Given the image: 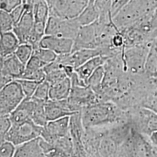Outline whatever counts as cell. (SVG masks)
I'll return each instance as SVG.
<instances>
[{"label":"cell","instance_id":"1","mask_svg":"<svg viewBox=\"0 0 157 157\" xmlns=\"http://www.w3.org/2000/svg\"><path fill=\"white\" fill-rule=\"evenodd\" d=\"M80 112L84 129L108 128L128 120L126 111L112 101L96 103Z\"/></svg>","mask_w":157,"mask_h":157},{"label":"cell","instance_id":"2","mask_svg":"<svg viewBox=\"0 0 157 157\" xmlns=\"http://www.w3.org/2000/svg\"><path fill=\"white\" fill-rule=\"evenodd\" d=\"M157 7V0H130L112 19L119 32L150 17Z\"/></svg>","mask_w":157,"mask_h":157},{"label":"cell","instance_id":"3","mask_svg":"<svg viewBox=\"0 0 157 157\" xmlns=\"http://www.w3.org/2000/svg\"><path fill=\"white\" fill-rule=\"evenodd\" d=\"M151 42L124 48L122 58L126 72L133 75H144L146 59Z\"/></svg>","mask_w":157,"mask_h":157},{"label":"cell","instance_id":"4","mask_svg":"<svg viewBox=\"0 0 157 157\" xmlns=\"http://www.w3.org/2000/svg\"><path fill=\"white\" fill-rule=\"evenodd\" d=\"M126 111L137 132L150 137L157 132V112L143 107H135Z\"/></svg>","mask_w":157,"mask_h":157},{"label":"cell","instance_id":"5","mask_svg":"<svg viewBox=\"0 0 157 157\" xmlns=\"http://www.w3.org/2000/svg\"><path fill=\"white\" fill-rule=\"evenodd\" d=\"M43 127L29 120L22 124H12L6 136V141L16 147L21 146L41 137Z\"/></svg>","mask_w":157,"mask_h":157},{"label":"cell","instance_id":"6","mask_svg":"<svg viewBox=\"0 0 157 157\" xmlns=\"http://www.w3.org/2000/svg\"><path fill=\"white\" fill-rule=\"evenodd\" d=\"M26 98L17 80L6 85L0 91V117L9 115Z\"/></svg>","mask_w":157,"mask_h":157},{"label":"cell","instance_id":"7","mask_svg":"<svg viewBox=\"0 0 157 157\" xmlns=\"http://www.w3.org/2000/svg\"><path fill=\"white\" fill-rule=\"evenodd\" d=\"M81 27L76 18L63 19L55 16H50L46 23L45 35L74 40Z\"/></svg>","mask_w":157,"mask_h":157},{"label":"cell","instance_id":"8","mask_svg":"<svg viewBox=\"0 0 157 157\" xmlns=\"http://www.w3.org/2000/svg\"><path fill=\"white\" fill-rule=\"evenodd\" d=\"M67 101L74 112H80L85 107L101 102L98 95L88 86L72 87Z\"/></svg>","mask_w":157,"mask_h":157},{"label":"cell","instance_id":"9","mask_svg":"<svg viewBox=\"0 0 157 157\" xmlns=\"http://www.w3.org/2000/svg\"><path fill=\"white\" fill-rule=\"evenodd\" d=\"M89 3V0H56L50 8V16L63 19L76 18Z\"/></svg>","mask_w":157,"mask_h":157},{"label":"cell","instance_id":"10","mask_svg":"<svg viewBox=\"0 0 157 157\" xmlns=\"http://www.w3.org/2000/svg\"><path fill=\"white\" fill-rule=\"evenodd\" d=\"M98 39L99 26L97 20L95 22L80 28L77 36L73 40L72 52L82 49L97 48Z\"/></svg>","mask_w":157,"mask_h":157},{"label":"cell","instance_id":"11","mask_svg":"<svg viewBox=\"0 0 157 157\" xmlns=\"http://www.w3.org/2000/svg\"><path fill=\"white\" fill-rule=\"evenodd\" d=\"M68 136H71L70 117L48 121L43 127L41 135V137L50 144Z\"/></svg>","mask_w":157,"mask_h":157},{"label":"cell","instance_id":"12","mask_svg":"<svg viewBox=\"0 0 157 157\" xmlns=\"http://www.w3.org/2000/svg\"><path fill=\"white\" fill-rule=\"evenodd\" d=\"M26 9L20 21L14 26L13 32L15 34L20 44H29L33 30L35 20L33 7L25 4Z\"/></svg>","mask_w":157,"mask_h":157},{"label":"cell","instance_id":"13","mask_svg":"<svg viewBox=\"0 0 157 157\" xmlns=\"http://www.w3.org/2000/svg\"><path fill=\"white\" fill-rule=\"evenodd\" d=\"M73 40L45 35L40 42L39 47L49 49L58 56L71 54L73 47Z\"/></svg>","mask_w":157,"mask_h":157},{"label":"cell","instance_id":"14","mask_svg":"<svg viewBox=\"0 0 157 157\" xmlns=\"http://www.w3.org/2000/svg\"><path fill=\"white\" fill-rule=\"evenodd\" d=\"M45 112L48 122L71 117L77 113L72 111L67 99L59 101L48 100L45 102Z\"/></svg>","mask_w":157,"mask_h":157},{"label":"cell","instance_id":"15","mask_svg":"<svg viewBox=\"0 0 157 157\" xmlns=\"http://www.w3.org/2000/svg\"><path fill=\"white\" fill-rule=\"evenodd\" d=\"M35 102L33 98H25L17 108L10 114L12 124H22L32 120Z\"/></svg>","mask_w":157,"mask_h":157},{"label":"cell","instance_id":"16","mask_svg":"<svg viewBox=\"0 0 157 157\" xmlns=\"http://www.w3.org/2000/svg\"><path fill=\"white\" fill-rule=\"evenodd\" d=\"M26 65L15 54L1 58V73L9 75L17 80L21 78L25 70Z\"/></svg>","mask_w":157,"mask_h":157},{"label":"cell","instance_id":"17","mask_svg":"<svg viewBox=\"0 0 157 157\" xmlns=\"http://www.w3.org/2000/svg\"><path fill=\"white\" fill-rule=\"evenodd\" d=\"M109 57L98 56L92 58L80 67L76 68L75 71L79 77L87 85L88 80L98 67L103 66ZM88 86V85H87Z\"/></svg>","mask_w":157,"mask_h":157},{"label":"cell","instance_id":"18","mask_svg":"<svg viewBox=\"0 0 157 157\" xmlns=\"http://www.w3.org/2000/svg\"><path fill=\"white\" fill-rule=\"evenodd\" d=\"M20 42L15 34L11 32L1 33L0 36V56L5 58L15 54Z\"/></svg>","mask_w":157,"mask_h":157},{"label":"cell","instance_id":"19","mask_svg":"<svg viewBox=\"0 0 157 157\" xmlns=\"http://www.w3.org/2000/svg\"><path fill=\"white\" fill-rule=\"evenodd\" d=\"M13 157H46L40 143V137L17 147Z\"/></svg>","mask_w":157,"mask_h":157},{"label":"cell","instance_id":"20","mask_svg":"<svg viewBox=\"0 0 157 157\" xmlns=\"http://www.w3.org/2000/svg\"><path fill=\"white\" fill-rule=\"evenodd\" d=\"M72 90V84L69 78L50 85V99L54 101L67 100Z\"/></svg>","mask_w":157,"mask_h":157},{"label":"cell","instance_id":"21","mask_svg":"<svg viewBox=\"0 0 157 157\" xmlns=\"http://www.w3.org/2000/svg\"><path fill=\"white\" fill-rule=\"evenodd\" d=\"M144 74L150 78H157V46L152 41L146 59Z\"/></svg>","mask_w":157,"mask_h":157},{"label":"cell","instance_id":"22","mask_svg":"<svg viewBox=\"0 0 157 157\" xmlns=\"http://www.w3.org/2000/svg\"><path fill=\"white\" fill-rule=\"evenodd\" d=\"M98 13L95 10L94 4L89 3L88 6L76 19L81 26L90 25L98 19Z\"/></svg>","mask_w":157,"mask_h":157},{"label":"cell","instance_id":"23","mask_svg":"<svg viewBox=\"0 0 157 157\" xmlns=\"http://www.w3.org/2000/svg\"><path fill=\"white\" fill-rule=\"evenodd\" d=\"M33 98L35 102V105L32 117V120L37 125L41 127H44L48 122L45 112V104L46 101L37 100L34 98Z\"/></svg>","mask_w":157,"mask_h":157},{"label":"cell","instance_id":"24","mask_svg":"<svg viewBox=\"0 0 157 157\" xmlns=\"http://www.w3.org/2000/svg\"><path fill=\"white\" fill-rule=\"evenodd\" d=\"M105 76V69L104 65L98 67L92 73L88 80L87 85L95 93L99 95L101 93L102 85Z\"/></svg>","mask_w":157,"mask_h":157},{"label":"cell","instance_id":"25","mask_svg":"<svg viewBox=\"0 0 157 157\" xmlns=\"http://www.w3.org/2000/svg\"><path fill=\"white\" fill-rule=\"evenodd\" d=\"M135 132L133 130L120 146L116 157H136L135 150Z\"/></svg>","mask_w":157,"mask_h":157},{"label":"cell","instance_id":"26","mask_svg":"<svg viewBox=\"0 0 157 157\" xmlns=\"http://www.w3.org/2000/svg\"><path fill=\"white\" fill-rule=\"evenodd\" d=\"M33 8L35 22L46 23L50 17V8L45 0H41Z\"/></svg>","mask_w":157,"mask_h":157},{"label":"cell","instance_id":"27","mask_svg":"<svg viewBox=\"0 0 157 157\" xmlns=\"http://www.w3.org/2000/svg\"><path fill=\"white\" fill-rule=\"evenodd\" d=\"M40 143L45 153L46 157H73L72 155L63 151L47 143L41 137H40Z\"/></svg>","mask_w":157,"mask_h":157},{"label":"cell","instance_id":"28","mask_svg":"<svg viewBox=\"0 0 157 157\" xmlns=\"http://www.w3.org/2000/svg\"><path fill=\"white\" fill-rule=\"evenodd\" d=\"M33 47L31 44H20L14 54L24 65H26L33 56Z\"/></svg>","mask_w":157,"mask_h":157},{"label":"cell","instance_id":"29","mask_svg":"<svg viewBox=\"0 0 157 157\" xmlns=\"http://www.w3.org/2000/svg\"><path fill=\"white\" fill-rule=\"evenodd\" d=\"M33 54L37 56L46 65L55 61L58 56L54 51L41 47L34 50Z\"/></svg>","mask_w":157,"mask_h":157},{"label":"cell","instance_id":"30","mask_svg":"<svg viewBox=\"0 0 157 157\" xmlns=\"http://www.w3.org/2000/svg\"><path fill=\"white\" fill-rule=\"evenodd\" d=\"M50 85L45 80L40 83L32 97L41 101H47L50 100Z\"/></svg>","mask_w":157,"mask_h":157},{"label":"cell","instance_id":"31","mask_svg":"<svg viewBox=\"0 0 157 157\" xmlns=\"http://www.w3.org/2000/svg\"><path fill=\"white\" fill-rule=\"evenodd\" d=\"M14 28V23L9 12L0 10V30L1 33L11 32Z\"/></svg>","mask_w":157,"mask_h":157},{"label":"cell","instance_id":"32","mask_svg":"<svg viewBox=\"0 0 157 157\" xmlns=\"http://www.w3.org/2000/svg\"><path fill=\"white\" fill-rule=\"evenodd\" d=\"M16 80L21 84L26 98H32L33 97L40 83L39 82L27 79H17Z\"/></svg>","mask_w":157,"mask_h":157},{"label":"cell","instance_id":"33","mask_svg":"<svg viewBox=\"0 0 157 157\" xmlns=\"http://www.w3.org/2000/svg\"><path fill=\"white\" fill-rule=\"evenodd\" d=\"M142 107L150 109L157 113V87L154 86V84L147 95Z\"/></svg>","mask_w":157,"mask_h":157},{"label":"cell","instance_id":"34","mask_svg":"<svg viewBox=\"0 0 157 157\" xmlns=\"http://www.w3.org/2000/svg\"><path fill=\"white\" fill-rule=\"evenodd\" d=\"M67 78V76L65 73L63 69L58 68L47 72L46 73L45 80L50 85H52L58 83Z\"/></svg>","mask_w":157,"mask_h":157},{"label":"cell","instance_id":"35","mask_svg":"<svg viewBox=\"0 0 157 157\" xmlns=\"http://www.w3.org/2000/svg\"><path fill=\"white\" fill-rule=\"evenodd\" d=\"M46 78V73L44 68L35 71H25L22 76L19 79H27L33 80L37 82H42L44 81Z\"/></svg>","mask_w":157,"mask_h":157},{"label":"cell","instance_id":"36","mask_svg":"<svg viewBox=\"0 0 157 157\" xmlns=\"http://www.w3.org/2000/svg\"><path fill=\"white\" fill-rule=\"evenodd\" d=\"M9 115L0 117V143L1 144L6 141V135L10 130V129H11L12 125Z\"/></svg>","mask_w":157,"mask_h":157},{"label":"cell","instance_id":"37","mask_svg":"<svg viewBox=\"0 0 157 157\" xmlns=\"http://www.w3.org/2000/svg\"><path fill=\"white\" fill-rule=\"evenodd\" d=\"M17 150V147L12 143L5 141L1 144L0 157H13Z\"/></svg>","mask_w":157,"mask_h":157},{"label":"cell","instance_id":"38","mask_svg":"<svg viewBox=\"0 0 157 157\" xmlns=\"http://www.w3.org/2000/svg\"><path fill=\"white\" fill-rule=\"evenodd\" d=\"M46 66L44 63L42 62L37 56L33 54L29 62L26 65L25 70L26 71H35L44 68Z\"/></svg>","mask_w":157,"mask_h":157},{"label":"cell","instance_id":"39","mask_svg":"<svg viewBox=\"0 0 157 157\" xmlns=\"http://www.w3.org/2000/svg\"><path fill=\"white\" fill-rule=\"evenodd\" d=\"M23 4L22 0H0V9L10 13L15 8Z\"/></svg>","mask_w":157,"mask_h":157},{"label":"cell","instance_id":"40","mask_svg":"<svg viewBox=\"0 0 157 157\" xmlns=\"http://www.w3.org/2000/svg\"><path fill=\"white\" fill-rule=\"evenodd\" d=\"M130 0H112L111 6V13L112 19L126 6Z\"/></svg>","mask_w":157,"mask_h":157},{"label":"cell","instance_id":"41","mask_svg":"<svg viewBox=\"0 0 157 157\" xmlns=\"http://www.w3.org/2000/svg\"><path fill=\"white\" fill-rule=\"evenodd\" d=\"M25 9H26L25 4H22V5L18 6L10 13L14 23V26L20 21L21 19L22 18L23 15L25 12Z\"/></svg>","mask_w":157,"mask_h":157},{"label":"cell","instance_id":"42","mask_svg":"<svg viewBox=\"0 0 157 157\" xmlns=\"http://www.w3.org/2000/svg\"><path fill=\"white\" fill-rule=\"evenodd\" d=\"M15 80L14 78L11 76L7 75L4 73H1L0 75V89L3 88L6 85L9 84L12 81Z\"/></svg>","mask_w":157,"mask_h":157},{"label":"cell","instance_id":"43","mask_svg":"<svg viewBox=\"0 0 157 157\" xmlns=\"http://www.w3.org/2000/svg\"><path fill=\"white\" fill-rule=\"evenodd\" d=\"M150 25L151 29L152 32L157 29V7L152 12L150 19Z\"/></svg>","mask_w":157,"mask_h":157},{"label":"cell","instance_id":"44","mask_svg":"<svg viewBox=\"0 0 157 157\" xmlns=\"http://www.w3.org/2000/svg\"><path fill=\"white\" fill-rule=\"evenodd\" d=\"M150 140L152 142V143L157 148V132L152 133L150 137H149Z\"/></svg>","mask_w":157,"mask_h":157},{"label":"cell","instance_id":"45","mask_svg":"<svg viewBox=\"0 0 157 157\" xmlns=\"http://www.w3.org/2000/svg\"><path fill=\"white\" fill-rule=\"evenodd\" d=\"M56 0H45V1L47 2V3L48 4V5L49 6L50 8L54 6V4L56 2Z\"/></svg>","mask_w":157,"mask_h":157},{"label":"cell","instance_id":"46","mask_svg":"<svg viewBox=\"0 0 157 157\" xmlns=\"http://www.w3.org/2000/svg\"><path fill=\"white\" fill-rule=\"evenodd\" d=\"M153 82H154V86L157 87V78H154L153 79Z\"/></svg>","mask_w":157,"mask_h":157},{"label":"cell","instance_id":"47","mask_svg":"<svg viewBox=\"0 0 157 157\" xmlns=\"http://www.w3.org/2000/svg\"><path fill=\"white\" fill-rule=\"evenodd\" d=\"M153 42H154V43L157 46V37H156L155 39L153 40Z\"/></svg>","mask_w":157,"mask_h":157},{"label":"cell","instance_id":"48","mask_svg":"<svg viewBox=\"0 0 157 157\" xmlns=\"http://www.w3.org/2000/svg\"><path fill=\"white\" fill-rule=\"evenodd\" d=\"M89 3H91V4H94L95 2V0H89Z\"/></svg>","mask_w":157,"mask_h":157},{"label":"cell","instance_id":"49","mask_svg":"<svg viewBox=\"0 0 157 157\" xmlns=\"http://www.w3.org/2000/svg\"><path fill=\"white\" fill-rule=\"evenodd\" d=\"M22 1L23 4H25L27 2V0H22Z\"/></svg>","mask_w":157,"mask_h":157}]
</instances>
